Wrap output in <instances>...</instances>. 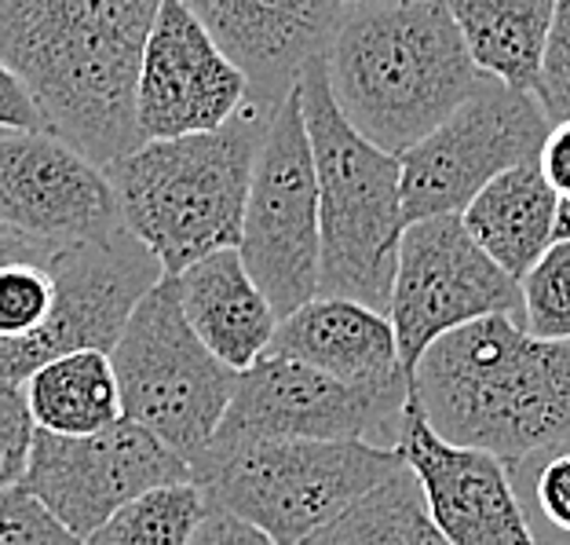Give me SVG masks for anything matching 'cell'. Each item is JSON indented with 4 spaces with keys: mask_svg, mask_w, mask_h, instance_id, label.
Segmentation results:
<instances>
[{
    "mask_svg": "<svg viewBox=\"0 0 570 545\" xmlns=\"http://www.w3.org/2000/svg\"><path fill=\"white\" fill-rule=\"evenodd\" d=\"M161 0H0V62L45 133L99 168L139 147L136 77Z\"/></svg>",
    "mask_w": 570,
    "mask_h": 545,
    "instance_id": "1",
    "label": "cell"
},
{
    "mask_svg": "<svg viewBox=\"0 0 570 545\" xmlns=\"http://www.w3.org/2000/svg\"><path fill=\"white\" fill-rule=\"evenodd\" d=\"M410 407L453 447L527 465L570 444V341H541L509 315L475 319L417 359Z\"/></svg>",
    "mask_w": 570,
    "mask_h": 545,
    "instance_id": "2",
    "label": "cell"
},
{
    "mask_svg": "<svg viewBox=\"0 0 570 545\" xmlns=\"http://www.w3.org/2000/svg\"><path fill=\"white\" fill-rule=\"evenodd\" d=\"M322 74L344 121L395 158L483 81L443 0L344 4L322 51Z\"/></svg>",
    "mask_w": 570,
    "mask_h": 545,
    "instance_id": "3",
    "label": "cell"
},
{
    "mask_svg": "<svg viewBox=\"0 0 570 545\" xmlns=\"http://www.w3.org/2000/svg\"><path fill=\"white\" fill-rule=\"evenodd\" d=\"M275 110L245 107L216 133L147 139L107 168L121 224L179 275L213 253L238 250L253 165Z\"/></svg>",
    "mask_w": 570,
    "mask_h": 545,
    "instance_id": "4",
    "label": "cell"
},
{
    "mask_svg": "<svg viewBox=\"0 0 570 545\" xmlns=\"http://www.w3.org/2000/svg\"><path fill=\"white\" fill-rule=\"evenodd\" d=\"M296 93L318 179V296H344L387 315L406 231L403 168L344 121L322 59L304 70Z\"/></svg>",
    "mask_w": 570,
    "mask_h": 545,
    "instance_id": "5",
    "label": "cell"
},
{
    "mask_svg": "<svg viewBox=\"0 0 570 545\" xmlns=\"http://www.w3.org/2000/svg\"><path fill=\"white\" fill-rule=\"evenodd\" d=\"M403 469L399 447L249 439L213 444L190 476L213 509L242 516L278 545H301Z\"/></svg>",
    "mask_w": 570,
    "mask_h": 545,
    "instance_id": "6",
    "label": "cell"
},
{
    "mask_svg": "<svg viewBox=\"0 0 570 545\" xmlns=\"http://www.w3.org/2000/svg\"><path fill=\"white\" fill-rule=\"evenodd\" d=\"M110 362L118 373L121 418L158 436L187 465L198 461L224 425L238 373L187 327L173 275L136 304Z\"/></svg>",
    "mask_w": 570,
    "mask_h": 545,
    "instance_id": "7",
    "label": "cell"
},
{
    "mask_svg": "<svg viewBox=\"0 0 570 545\" xmlns=\"http://www.w3.org/2000/svg\"><path fill=\"white\" fill-rule=\"evenodd\" d=\"M238 256L278 319L318 296V179L301 93L275 110L256 154Z\"/></svg>",
    "mask_w": 570,
    "mask_h": 545,
    "instance_id": "8",
    "label": "cell"
},
{
    "mask_svg": "<svg viewBox=\"0 0 570 545\" xmlns=\"http://www.w3.org/2000/svg\"><path fill=\"white\" fill-rule=\"evenodd\" d=\"M410 407V378L347 385L304 362L264 356L238 373L235 399L213 444L249 439H322V444L399 447ZM209 444V447H213Z\"/></svg>",
    "mask_w": 570,
    "mask_h": 545,
    "instance_id": "9",
    "label": "cell"
},
{
    "mask_svg": "<svg viewBox=\"0 0 570 545\" xmlns=\"http://www.w3.org/2000/svg\"><path fill=\"white\" fill-rule=\"evenodd\" d=\"M549 128L552 121L538 96L483 77L443 125L399 158L406 224L461 216L490 179L515 165L538 162Z\"/></svg>",
    "mask_w": 570,
    "mask_h": 545,
    "instance_id": "10",
    "label": "cell"
},
{
    "mask_svg": "<svg viewBox=\"0 0 570 545\" xmlns=\"http://www.w3.org/2000/svg\"><path fill=\"white\" fill-rule=\"evenodd\" d=\"M487 315L523 322L520 282L479 250L461 216L406 224L387 308L406 378L439 337Z\"/></svg>",
    "mask_w": 570,
    "mask_h": 545,
    "instance_id": "11",
    "label": "cell"
},
{
    "mask_svg": "<svg viewBox=\"0 0 570 545\" xmlns=\"http://www.w3.org/2000/svg\"><path fill=\"white\" fill-rule=\"evenodd\" d=\"M56 308L26 341H0V381L22 385L45 362L99 348L114 352L136 304L165 279L147 245L125 227L110 235L62 245L56 253Z\"/></svg>",
    "mask_w": 570,
    "mask_h": 545,
    "instance_id": "12",
    "label": "cell"
},
{
    "mask_svg": "<svg viewBox=\"0 0 570 545\" xmlns=\"http://www.w3.org/2000/svg\"><path fill=\"white\" fill-rule=\"evenodd\" d=\"M190 479V465L179 454L121 418L92 436H56L37 428L22 484L77 538H92L128 502Z\"/></svg>",
    "mask_w": 570,
    "mask_h": 545,
    "instance_id": "13",
    "label": "cell"
},
{
    "mask_svg": "<svg viewBox=\"0 0 570 545\" xmlns=\"http://www.w3.org/2000/svg\"><path fill=\"white\" fill-rule=\"evenodd\" d=\"M118 227L121 205L107 168L45 128H0V231L62 250Z\"/></svg>",
    "mask_w": 570,
    "mask_h": 545,
    "instance_id": "14",
    "label": "cell"
},
{
    "mask_svg": "<svg viewBox=\"0 0 570 545\" xmlns=\"http://www.w3.org/2000/svg\"><path fill=\"white\" fill-rule=\"evenodd\" d=\"M249 103V81L184 0H161L136 77L139 139H176L224 128Z\"/></svg>",
    "mask_w": 570,
    "mask_h": 545,
    "instance_id": "15",
    "label": "cell"
},
{
    "mask_svg": "<svg viewBox=\"0 0 570 545\" xmlns=\"http://www.w3.org/2000/svg\"><path fill=\"white\" fill-rule=\"evenodd\" d=\"M399 454L417 476L428 520L450 545H541L509 465L494 454L446 444L413 407H406Z\"/></svg>",
    "mask_w": 570,
    "mask_h": 545,
    "instance_id": "16",
    "label": "cell"
},
{
    "mask_svg": "<svg viewBox=\"0 0 570 545\" xmlns=\"http://www.w3.org/2000/svg\"><path fill=\"white\" fill-rule=\"evenodd\" d=\"M216 48L249 81V99L278 110L304 70L322 59L341 0H184Z\"/></svg>",
    "mask_w": 570,
    "mask_h": 545,
    "instance_id": "17",
    "label": "cell"
},
{
    "mask_svg": "<svg viewBox=\"0 0 570 545\" xmlns=\"http://www.w3.org/2000/svg\"><path fill=\"white\" fill-rule=\"evenodd\" d=\"M271 356L304 362L347 385H377L403 373L392 319L344 296H315L285 315L271 341Z\"/></svg>",
    "mask_w": 570,
    "mask_h": 545,
    "instance_id": "18",
    "label": "cell"
},
{
    "mask_svg": "<svg viewBox=\"0 0 570 545\" xmlns=\"http://www.w3.org/2000/svg\"><path fill=\"white\" fill-rule=\"evenodd\" d=\"M173 279L187 327L227 370L245 373L271 352L282 319L245 271L238 250L205 256Z\"/></svg>",
    "mask_w": 570,
    "mask_h": 545,
    "instance_id": "19",
    "label": "cell"
},
{
    "mask_svg": "<svg viewBox=\"0 0 570 545\" xmlns=\"http://www.w3.org/2000/svg\"><path fill=\"white\" fill-rule=\"evenodd\" d=\"M556 220H560V198L546 184L538 162L515 165L490 179L461 213V224L479 250L515 282H523L527 271L549 253L556 242Z\"/></svg>",
    "mask_w": 570,
    "mask_h": 545,
    "instance_id": "20",
    "label": "cell"
},
{
    "mask_svg": "<svg viewBox=\"0 0 570 545\" xmlns=\"http://www.w3.org/2000/svg\"><path fill=\"white\" fill-rule=\"evenodd\" d=\"M443 4L458 22L479 74L515 93H538L556 0H443Z\"/></svg>",
    "mask_w": 570,
    "mask_h": 545,
    "instance_id": "21",
    "label": "cell"
},
{
    "mask_svg": "<svg viewBox=\"0 0 570 545\" xmlns=\"http://www.w3.org/2000/svg\"><path fill=\"white\" fill-rule=\"evenodd\" d=\"M26 407L41 432L92 436L121 421V392L110 352L81 348L45 362L22 381Z\"/></svg>",
    "mask_w": 570,
    "mask_h": 545,
    "instance_id": "22",
    "label": "cell"
},
{
    "mask_svg": "<svg viewBox=\"0 0 570 545\" xmlns=\"http://www.w3.org/2000/svg\"><path fill=\"white\" fill-rule=\"evenodd\" d=\"M424 520L428 505L421 484L403 469L301 545H413Z\"/></svg>",
    "mask_w": 570,
    "mask_h": 545,
    "instance_id": "23",
    "label": "cell"
},
{
    "mask_svg": "<svg viewBox=\"0 0 570 545\" xmlns=\"http://www.w3.org/2000/svg\"><path fill=\"white\" fill-rule=\"evenodd\" d=\"M205 509L209 502L194 479L168 484L128 502L85 545H190Z\"/></svg>",
    "mask_w": 570,
    "mask_h": 545,
    "instance_id": "24",
    "label": "cell"
},
{
    "mask_svg": "<svg viewBox=\"0 0 570 545\" xmlns=\"http://www.w3.org/2000/svg\"><path fill=\"white\" fill-rule=\"evenodd\" d=\"M523 330L541 341H570V242H552L549 253L527 271Z\"/></svg>",
    "mask_w": 570,
    "mask_h": 545,
    "instance_id": "25",
    "label": "cell"
},
{
    "mask_svg": "<svg viewBox=\"0 0 570 545\" xmlns=\"http://www.w3.org/2000/svg\"><path fill=\"white\" fill-rule=\"evenodd\" d=\"M0 545H85L26 484L0 490Z\"/></svg>",
    "mask_w": 570,
    "mask_h": 545,
    "instance_id": "26",
    "label": "cell"
},
{
    "mask_svg": "<svg viewBox=\"0 0 570 545\" xmlns=\"http://www.w3.org/2000/svg\"><path fill=\"white\" fill-rule=\"evenodd\" d=\"M534 96L546 107L552 125L570 121V0H556V16L549 26Z\"/></svg>",
    "mask_w": 570,
    "mask_h": 545,
    "instance_id": "27",
    "label": "cell"
},
{
    "mask_svg": "<svg viewBox=\"0 0 570 545\" xmlns=\"http://www.w3.org/2000/svg\"><path fill=\"white\" fill-rule=\"evenodd\" d=\"M37 425L26 407L22 385L0 381V490L22 484L26 461H30Z\"/></svg>",
    "mask_w": 570,
    "mask_h": 545,
    "instance_id": "28",
    "label": "cell"
},
{
    "mask_svg": "<svg viewBox=\"0 0 570 545\" xmlns=\"http://www.w3.org/2000/svg\"><path fill=\"white\" fill-rule=\"evenodd\" d=\"M534 469V505L552 535L570 545V444L538 454Z\"/></svg>",
    "mask_w": 570,
    "mask_h": 545,
    "instance_id": "29",
    "label": "cell"
},
{
    "mask_svg": "<svg viewBox=\"0 0 570 545\" xmlns=\"http://www.w3.org/2000/svg\"><path fill=\"white\" fill-rule=\"evenodd\" d=\"M190 545H278L271 535H264L261 527H253L249 520H242L235 513L224 509H205L198 531H194Z\"/></svg>",
    "mask_w": 570,
    "mask_h": 545,
    "instance_id": "30",
    "label": "cell"
},
{
    "mask_svg": "<svg viewBox=\"0 0 570 545\" xmlns=\"http://www.w3.org/2000/svg\"><path fill=\"white\" fill-rule=\"evenodd\" d=\"M538 168L546 184L556 191V198L570 202V121H556L549 128V139L541 143Z\"/></svg>",
    "mask_w": 570,
    "mask_h": 545,
    "instance_id": "31",
    "label": "cell"
},
{
    "mask_svg": "<svg viewBox=\"0 0 570 545\" xmlns=\"http://www.w3.org/2000/svg\"><path fill=\"white\" fill-rule=\"evenodd\" d=\"M0 128H22V133H41L45 128L30 93L4 62H0Z\"/></svg>",
    "mask_w": 570,
    "mask_h": 545,
    "instance_id": "32",
    "label": "cell"
},
{
    "mask_svg": "<svg viewBox=\"0 0 570 545\" xmlns=\"http://www.w3.org/2000/svg\"><path fill=\"white\" fill-rule=\"evenodd\" d=\"M413 545H450V542L439 535V527L432 520H424L421 531H417V538H413Z\"/></svg>",
    "mask_w": 570,
    "mask_h": 545,
    "instance_id": "33",
    "label": "cell"
},
{
    "mask_svg": "<svg viewBox=\"0 0 570 545\" xmlns=\"http://www.w3.org/2000/svg\"><path fill=\"white\" fill-rule=\"evenodd\" d=\"M556 242H570V202H560V220H556Z\"/></svg>",
    "mask_w": 570,
    "mask_h": 545,
    "instance_id": "34",
    "label": "cell"
},
{
    "mask_svg": "<svg viewBox=\"0 0 570 545\" xmlns=\"http://www.w3.org/2000/svg\"><path fill=\"white\" fill-rule=\"evenodd\" d=\"M341 4H377V0H341Z\"/></svg>",
    "mask_w": 570,
    "mask_h": 545,
    "instance_id": "35",
    "label": "cell"
}]
</instances>
